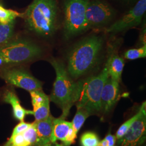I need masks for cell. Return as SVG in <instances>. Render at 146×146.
I'll return each mask as SVG.
<instances>
[{
    "label": "cell",
    "mask_w": 146,
    "mask_h": 146,
    "mask_svg": "<svg viewBox=\"0 0 146 146\" xmlns=\"http://www.w3.org/2000/svg\"><path fill=\"white\" fill-rule=\"evenodd\" d=\"M140 115L131 125L125 134L117 141L118 146H140L146 140V104L140 107Z\"/></svg>",
    "instance_id": "9"
},
{
    "label": "cell",
    "mask_w": 146,
    "mask_h": 146,
    "mask_svg": "<svg viewBox=\"0 0 146 146\" xmlns=\"http://www.w3.org/2000/svg\"><path fill=\"white\" fill-rule=\"evenodd\" d=\"M0 101L11 104L14 117L20 122L24 121L27 115H33V110H26L21 105L13 86L8 85L0 88Z\"/></svg>",
    "instance_id": "11"
},
{
    "label": "cell",
    "mask_w": 146,
    "mask_h": 146,
    "mask_svg": "<svg viewBox=\"0 0 146 146\" xmlns=\"http://www.w3.org/2000/svg\"><path fill=\"white\" fill-rule=\"evenodd\" d=\"M108 66L96 76L80 81L78 99L76 102L77 108L87 110L90 115L101 111V95L104 84L108 78Z\"/></svg>",
    "instance_id": "5"
},
{
    "label": "cell",
    "mask_w": 146,
    "mask_h": 146,
    "mask_svg": "<svg viewBox=\"0 0 146 146\" xmlns=\"http://www.w3.org/2000/svg\"><path fill=\"white\" fill-rule=\"evenodd\" d=\"M71 127L72 122L66 121L61 117L58 118L53 117L52 131L50 137V142L55 143L58 140L63 142Z\"/></svg>",
    "instance_id": "14"
},
{
    "label": "cell",
    "mask_w": 146,
    "mask_h": 146,
    "mask_svg": "<svg viewBox=\"0 0 146 146\" xmlns=\"http://www.w3.org/2000/svg\"><path fill=\"white\" fill-rule=\"evenodd\" d=\"M23 66L0 69V78L13 87L23 89L29 92L42 89L43 83L32 75Z\"/></svg>",
    "instance_id": "7"
},
{
    "label": "cell",
    "mask_w": 146,
    "mask_h": 146,
    "mask_svg": "<svg viewBox=\"0 0 146 146\" xmlns=\"http://www.w3.org/2000/svg\"><path fill=\"white\" fill-rule=\"evenodd\" d=\"M146 11V0H139L125 15L107 28L106 32L115 34L140 25Z\"/></svg>",
    "instance_id": "10"
},
{
    "label": "cell",
    "mask_w": 146,
    "mask_h": 146,
    "mask_svg": "<svg viewBox=\"0 0 146 146\" xmlns=\"http://www.w3.org/2000/svg\"><path fill=\"white\" fill-rule=\"evenodd\" d=\"M116 11L104 0L88 1L86 11V29L105 26L113 20Z\"/></svg>",
    "instance_id": "8"
},
{
    "label": "cell",
    "mask_w": 146,
    "mask_h": 146,
    "mask_svg": "<svg viewBox=\"0 0 146 146\" xmlns=\"http://www.w3.org/2000/svg\"><path fill=\"white\" fill-rule=\"evenodd\" d=\"M33 115L35 121H40L47 118L50 114V99H48L42 104L33 107Z\"/></svg>",
    "instance_id": "18"
},
{
    "label": "cell",
    "mask_w": 146,
    "mask_h": 146,
    "mask_svg": "<svg viewBox=\"0 0 146 146\" xmlns=\"http://www.w3.org/2000/svg\"><path fill=\"white\" fill-rule=\"evenodd\" d=\"M106 63L108 66L109 76L120 82L125 66L123 58L116 54H113L110 55Z\"/></svg>",
    "instance_id": "15"
},
{
    "label": "cell",
    "mask_w": 146,
    "mask_h": 146,
    "mask_svg": "<svg viewBox=\"0 0 146 146\" xmlns=\"http://www.w3.org/2000/svg\"><path fill=\"white\" fill-rule=\"evenodd\" d=\"M56 0H33L23 13L27 31L37 36L48 38L58 28Z\"/></svg>",
    "instance_id": "1"
},
{
    "label": "cell",
    "mask_w": 146,
    "mask_h": 146,
    "mask_svg": "<svg viewBox=\"0 0 146 146\" xmlns=\"http://www.w3.org/2000/svg\"><path fill=\"white\" fill-rule=\"evenodd\" d=\"M120 95L119 82L110 78L107 79L101 95V111L109 112L118 101Z\"/></svg>",
    "instance_id": "12"
},
{
    "label": "cell",
    "mask_w": 146,
    "mask_h": 146,
    "mask_svg": "<svg viewBox=\"0 0 146 146\" xmlns=\"http://www.w3.org/2000/svg\"><path fill=\"white\" fill-rule=\"evenodd\" d=\"M99 146H108V142L104 139L100 141Z\"/></svg>",
    "instance_id": "25"
},
{
    "label": "cell",
    "mask_w": 146,
    "mask_h": 146,
    "mask_svg": "<svg viewBox=\"0 0 146 146\" xmlns=\"http://www.w3.org/2000/svg\"><path fill=\"white\" fill-rule=\"evenodd\" d=\"M76 137H77V135L75 133L72 125V127L70 128L69 130L68 131V134L66 137L65 141L63 142V145L64 146H70L75 142Z\"/></svg>",
    "instance_id": "23"
},
{
    "label": "cell",
    "mask_w": 146,
    "mask_h": 146,
    "mask_svg": "<svg viewBox=\"0 0 146 146\" xmlns=\"http://www.w3.org/2000/svg\"><path fill=\"white\" fill-rule=\"evenodd\" d=\"M146 56V44L139 48H134L128 50L124 54V57L127 60H134Z\"/></svg>",
    "instance_id": "21"
},
{
    "label": "cell",
    "mask_w": 146,
    "mask_h": 146,
    "mask_svg": "<svg viewBox=\"0 0 146 146\" xmlns=\"http://www.w3.org/2000/svg\"><path fill=\"white\" fill-rule=\"evenodd\" d=\"M104 44L99 35L87 37L76 43L68 52L67 70L71 78H78L96 65Z\"/></svg>",
    "instance_id": "2"
},
{
    "label": "cell",
    "mask_w": 146,
    "mask_h": 146,
    "mask_svg": "<svg viewBox=\"0 0 146 146\" xmlns=\"http://www.w3.org/2000/svg\"><path fill=\"white\" fill-rule=\"evenodd\" d=\"M125 1H132V0H125Z\"/></svg>",
    "instance_id": "27"
},
{
    "label": "cell",
    "mask_w": 146,
    "mask_h": 146,
    "mask_svg": "<svg viewBox=\"0 0 146 146\" xmlns=\"http://www.w3.org/2000/svg\"><path fill=\"white\" fill-rule=\"evenodd\" d=\"M90 114L88 112L82 108H77V111L72 122V125L75 133L77 135L86 119Z\"/></svg>",
    "instance_id": "17"
},
{
    "label": "cell",
    "mask_w": 146,
    "mask_h": 146,
    "mask_svg": "<svg viewBox=\"0 0 146 146\" xmlns=\"http://www.w3.org/2000/svg\"><path fill=\"white\" fill-rule=\"evenodd\" d=\"M15 35V21L8 24L0 23V47L10 41Z\"/></svg>",
    "instance_id": "16"
},
{
    "label": "cell",
    "mask_w": 146,
    "mask_h": 146,
    "mask_svg": "<svg viewBox=\"0 0 146 146\" xmlns=\"http://www.w3.org/2000/svg\"><path fill=\"white\" fill-rule=\"evenodd\" d=\"M56 73L52 93L49 96L62 110L61 117L65 119L78 99L80 82H75L69 75L63 63L55 58L49 60Z\"/></svg>",
    "instance_id": "3"
},
{
    "label": "cell",
    "mask_w": 146,
    "mask_h": 146,
    "mask_svg": "<svg viewBox=\"0 0 146 146\" xmlns=\"http://www.w3.org/2000/svg\"><path fill=\"white\" fill-rule=\"evenodd\" d=\"M43 146H64L63 145H61L58 143H57L56 142H55V143H52V142H50L49 143H47L46 145H44Z\"/></svg>",
    "instance_id": "26"
},
{
    "label": "cell",
    "mask_w": 146,
    "mask_h": 146,
    "mask_svg": "<svg viewBox=\"0 0 146 146\" xmlns=\"http://www.w3.org/2000/svg\"><path fill=\"white\" fill-rule=\"evenodd\" d=\"M23 13L11 9H7L0 5V23L2 24H8L15 21L16 18L22 17Z\"/></svg>",
    "instance_id": "19"
},
{
    "label": "cell",
    "mask_w": 146,
    "mask_h": 146,
    "mask_svg": "<svg viewBox=\"0 0 146 146\" xmlns=\"http://www.w3.org/2000/svg\"><path fill=\"white\" fill-rule=\"evenodd\" d=\"M53 117L49 115L47 118L33 123L36 129L37 140L35 146H43L50 142V137L52 131Z\"/></svg>",
    "instance_id": "13"
},
{
    "label": "cell",
    "mask_w": 146,
    "mask_h": 146,
    "mask_svg": "<svg viewBox=\"0 0 146 146\" xmlns=\"http://www.w3.org/2000/svg\"><path fill=\"white\" fill-rule=\"evenodd\" d=\"M141 110L139 109L138 112L134 115L133 117H131L129 120L126 121L125 123H123L122 125H121L120 128L118 129V130L116 131L115 137L116 139L119 140L121 139L122 137H123L124 135L126 133V132L129 129L131 125L135 121L136 119L139 117V116L140 115Z\"/></svg>",
    "instance_id": "22"
},
{
    "label": "cell",
    "mask_w": 146,
    "mask_h": 146,
    "mask_svg": "<svg viewBox=\"0 0 146 146\" xmlns=\"http://www.w3.org/2000/svg\"><path fill=\"white\" fill-rule=\"evenodd\" d=\"M89 0H64L63 32L70 39L87 31L86 11Z\"/></svg>",
    "instance_id": "6"
},
{
    "label": "cell",
    "mask_w": 146,
    "mask_h": 146,
    "mask_svg": "<svg viewBox=\"0 0 146 146\" xmlns=\"http://www.w3.org/2000/svg\"><path fill=\"white\" fill-rule=\"evenodd\" d=\"M104 139L107 141L108 142V146H115L116 138L115 135H113L111 134H108L104 138Z\"/></svg>",
    "instance_id": "24"
},
{
    "label": "cell",
    "mask_w": 146,
    "mask_h": 146,
    "mask_svg": "<svg viewBox=\"0 0 146 146\" xmlns=\"http://www.w3.org/2000/svg\"><path fill=\"white\" fill-rule=\"evenodd\" d=\"M43 54L42 47L36 42L16 34L0 47V69L23 66L40 58Z\"/></svg>",
    "instance_id": "4"
},
{
    "label": "cell",
    "mask_w": 146,
    "mask_h": 146,
    "mask_svg": "<svg viewBox=\"0 0 146 146\" xmlns=\"http://www.w3.org/2000/svg\"><path fill=\"white\" fill-rule=\"evenodd\" d=\"M99 137L93 131H87L83 134L80 139L81 146H99Z\"/></svg>",
    "instance_id": "20"
}]
</instances>
